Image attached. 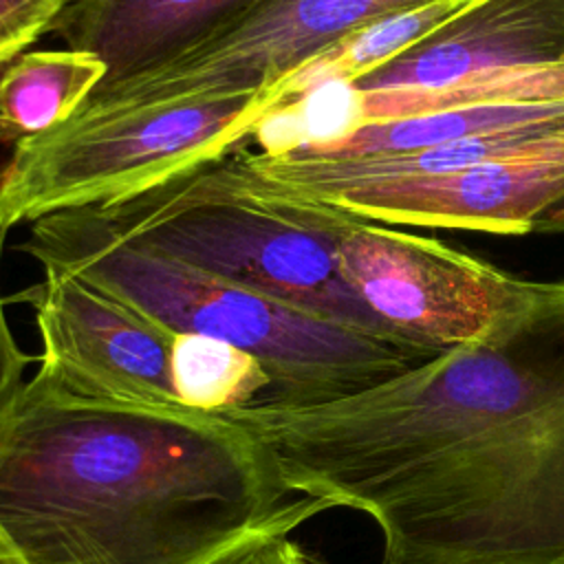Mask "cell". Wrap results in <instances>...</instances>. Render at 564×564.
<instances>
[{
	"label": "cell",
	"instance_id": "obj_8",
	"mask_svg": "<svg viewBox=\"0 0 564 564\" xmlns=\"http://www.w3.org/2000/svg\"><path fill=\"white\" fill-rule=\"evenodd\" d=\"M42 273L15 295L35 313L37 379L88 399L185 408L172 386L174 330L79 273Z\"/></svg>",
	"mask_w": 564,
	"mask_h": 564
},
{
	"label": "cell",
	"instance_id": "obj_11",
	"mask_svg": "<svg viewBox=\"0 0 564 564\" xmlns=\"http://www.w3.org/2000/svg\"><path fill=\"white\" fill-rule=\"evenodd\" d=\"M249 0H70L53 24L66 48L97 55L115 84L176 55Z\"/></svg>",
	"mask_w": 564,
	"mask_h": 564
},
{
	"label": "cell",
	"instance_id": "obj_4",
	"mask_svg": "<svg viewBox=\"0 0 564 564\" xmlns=\"http://www.w3.org/2000/svg\"><path fill=\"white\" fill-rule=\"evenodd\" d=\"M93 209L134 247L397 344L339 269L333 209L253 196L214 163Z\"/></svg>",
	"mask_w": 564,
	"mask_h": 564
},
{
	"label": "cell",
	"instance_id": "obj_21",
	"mask_svg": "<svg viewBox=\"0 0 564 564\" xmlns=\"http://www.w3.org/2000/svg\"><path fill=\"white\" fill-rule=\"evenodd\" d=\"M304 557H306V564H333V562H328V560H324L322 555L311 553V551H304Z\"/></svg>",
	"mask_w": 564,
	"mask_h": 564
},
{
	"label": "cell",
	"instance_id": "obj_6",
	"mask_svg": "<svg viewBox=\"0 0 564 564\" xmlns=\"http://www.w3.org/2000/svg\"><path fill=\"white\" fill-rule=\"evenodd\" d=\"M432 0H249L176 55L115 84H99L68 121L187 101L271 95L313 55L390 13ZM267 115V117H269Z\"/></svg>",
	"mask_w": 564,
	"mask_h": 564
},
{
	"label": "cell",
	"instance_id": "obj_17",
	"mask_svg": "<svg viewBox=\"0 0 564 564\" xmlns=\"http://www.w3.org/2000/svg\"><path fill=\"white\" fill-rule=\"evenodd\" d=\"M291 527L258 533L225 551L209 564H306L304 549L291 540Z\"/></svg>",
	"mask_w": 564,
	"mask_h": 564
},
{
	"label": "cell",
	"instance_id": "obj_1",
	"mask_svg": "<svg viewBox=\"0 0 564 564\" xmlns=\"http://www.w3.org/2000/svg\"><path fill=\"white\" fill-rule=\"evenodd\" d=\"M220 416L289 491L370 516L381 564H564V280L364 392Z\"/></svg>",
	"mask_w": 564,
	"mask_h": 564
},
{
	"label": "cell",
	"instance_id": "obj_10",
	"mask_svg": "<svg viewBox=\"0 0 564 564\" xmlns=\"http://www.w3.org/2000/svg\"><path fill=\"white\" fill-rule=\"evenodd\" d=\"M564 64V0H474L427 37L348 84L434 90L471 77Z\"/></svg>",
	"mask_w": 564,
	"mask_h": 564
},
{
	"label": "cell",
	"instance_id": "obj_5",
	"mask_svg": "<svg viewBox=\"0 0 564 564\" xmlns=\"http://www.w3.org/2000/svg\"><path fill=\"white\" fill-rule=\"evenodd\" d=\"M267 108L251 95L66 121L13 148L0 172V231L106 205L251 143Z\"/></svg>",
	"mask_w": 564,
	"mask_h": 564
},
{
	"label": "cell",
	"instance_id": "obj_12",
	"mask_svg": "<svg viewBox=\"0 0 564 564\" xmlns=\"http://www.w3.org/2000/svg\"><path fill=\"white\" fill-rule=\"evenodd\" d=\"M106 64L86 51H29L0 66V143L24 139L66 123L106 79Z\"/></svg>",
	"mask_w": 564,
	"mask_h": 564
},
{
	"label": "cell",
	"instance_id": "obj_13",
	"mask_svg": "<svg viewBox=\"0 0 564 564\" xmlns=\"http://www.w3.org/2000/svg\"><path fill=\"white\" fill-rule=\"evenodd\" d=\"M564 123V99L562 101H531V104H491L449 108L410 117H397L386 121L364 123L350 130L346 137L324 143L295 148L315 156L326 159H355V156H379L421 150L454 139L513 130V128H540Z\"/></svg>",
	"mask_w": 564,
	"mask_h": 564
},
{
	"label": "cell",
	"instance_id": "obj_9",
	"mask_svg": "<svg viewBox=\"0 0 564 564\" xmlns=\"http://www.w3.org/2000/svg\"><path fill=\"white\" fill-rule=\"evenodd\" d=\"M560 200H564V126L520 150L458 172L355 185L304 205L392 227L524 236L533 234L540 218Z\"/></svg>",
	"mask_w": 564,
	"mask_h": 564
},
{
	"label": "cell",
	"instance_id": "obj_18",
	"mask_svg": "<svg viewBox=\"0 0 564 564\" xmlns=\"http://www.w3.org/2000/svg\"><path fill=\"white\" fill-rule=\"evenodd\" d=\"M2 242L4 234L0 231V262H2ZM33 361L31 355H26L9 326V317L4 311V297L0 289V410L11 401V397L20 390V386L26 381L24 370Z\"/></svg>",
	"mask_w": 564,
	"mask_h": 564
},
{
	"label": "cell",
	"instance_id": "obj_15",
	"mask_svg": "<svg viewBox=\"0 0 564 564\" xmlns=\"http://www.w3.org/2000/svg\"><path fill=\"white\" fill-rule=\"evenodd\" d=\"M170 370L176 399L214 416L251 408L269 388V377L253 355L196 333H176Z\"/></svg>",
	"mask_w": 564,
	"mask_h": 564
},
{
	"label": "cell",
	"instance_id": "obj_14",
	"mask_svg": "<svg viewBox=\"0 0 564 564\" xmlns=\"http://www.w3.org/2000/svg\"><path fill=\"white\" fill-rule=\"evenodd\" d=\"M471 2L474 0H432L408 11L383 15L348 33L333 46L313 55L278 86V90L271 95L273 112L324 86H348L366 77L427 37Z\"/></svg>",
	"mask_w": 564,
	"mask_h": 564
},
{
	"label": "cell",
	"instance_id": "obj_3",
	"mask_svg": "<svg viewBox=\"0 0 564 564\" xmlns=\"http://www.w3.org/2000/svg\"><path fill=\"white\" fill-rule=\"evenodd\" d=\"M20 249L42 271L79 273L174 333L207 335L253 355L269 377L253 410L330 403L432 359L134 247L93 207L37 218Z\"/></svg>",
	"mask_w": 564,
	"mask_h": 564
},
{
	"label": "cell",
	"instance_id": "obj_19",
	"mask_svg": "<svg viewBox=\"0 0 564 564\" xmlns=\"http://www.w3.org/2000/svg\"><path fill=\"white\" fill-rule=\"evenodd\" d=\"M538 234H564V200H560L553 209H549L538 227H535Z\"/></svg>",
	"mask_w": 564,
	"mask_h": 564
},
{
	"label": "cell",
	"instance_id": "obj_2",
	"mask_svg": "<svg viewBox=\"0 0 564 564\" xmlns=\"http://www.w3.org/2000/svg\"><path fill=\"white\" fill-rule=\"evenodd\" d=\"M227 416L26 379L0 410V538L22 564H209L333 509Z\"/></svg>",
	"mask_w": 564,
	"mask_h": 564
},
{
	"label": "cell",
	"instance_id": "obj_7",
	"mask_svg": "<svg viewBox=\"0 0 564 564\" xmlns=\"http://www.w3.org/2000/svg\"><path fill=\"white\" fill-rule=\"evenodd\" d=\"M337 260L392 339L425 357L482 339L531 282L441 240L346 214L337 223Z\"/></svg>",
	"mask_w": 564,
	"mask_h": 564
},
{
	"label": "cell",
	"instance_id": "obj_16",
	"mask_svg": "<svg viewBox=\"0 0 564 564\" xmlns=\"http://www.w3.org/2000/svg\"><path fill=\"white\" fill-rule=\"evenodd\" d=\"M70 0H0V66L53 29Z\"/></svg>",
	"mask_w": 564,
	"mask_h": 564
},
{
	"label": "cell",
	"instance_id": "obj_20",
	"mask_svg": "<svg viewBox=\"0 0 564 564\" xmlns=\"http://www.w3.org/2000/svg\"><path fill=\"white\" fill-rule=\"evenodd\" d=\"M0 564H22L15 553L4 544V540L0 538Z\"/></svg>",
	"mask_w": 564,
	"mask_h": 564
}]
</instances>
